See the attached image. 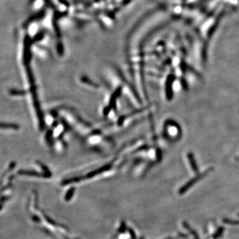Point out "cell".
Masks as SVG:
<instances>
[{
    "mask_svg": "<svg viewBox=\"0 0 239 239\" xmlns=\"http://www.w3.org/2000/svg\"><path fill=\"white\" fill-rule=\"evenodd\" d=\"M208 173H209V171H207L204 173L201 174V175H198V176H197L196 177L193 178V179L190 180L189 182H187V183L185 184L182 187L180 188L179 190V192H178V193H179V195H183V194L185 193L187 191L190 189L191 187H192L194 185H195L197 182V181H198L199 180H200L201 179H202V178L203 177H205V175Z\"/></svg>",
    "mask_w": 239,
    "mask_h": 239,
    "instance_id": "6da1fadb",
    "label": "cell"
},
{
    "mask_svg": "<svg viewBox=\"0 0 239 239\" xmlns=\"http://www.w3.org/2000/svg\"><path fill=\"white\" fill-rule=\"evenodd\" d=\"M183 227L185 228L186 230H187L188 231H189V233L193 236L194 239H200L199 236L198 235V234H197V232L195 230H194V229L192 227H190V225H189V223H188L187 222L183 221Z\"/></svg>",
    "mask_w": 239,
    "mask_h": 239,
    "instance_id": "7a4b0ae2",
    "label": "cell"
},
{
    "mask_svg": "<svg viewBox=\"0 0 239 239\" xmlns=\"http://www.w3.org/2000/svg\"><path fill=\"white\" fill-rule=\"evenodd\" d=\"M224 231H225V227H219V228H218V230L216 231L214 235L213 236V239H219L220 237H221L223 234V232H224Z\"/></svg>",
    "mask_w": 239,
    "mask_h": 239,
    "instance_id": "3957f363",
    "label": "cell"
},
{
    "mask_svg": "<svg viewBox=\"0 0 239 239\" xmlns=\"http://www.w3.org/2000/svg\"><path fill=\"white\" fill-rule=\"evenodd\" d=\"M222 221L225 224H227L229 225H239V221L237 220H232L228 219H223Z\"/></svg>",
    "mask_w": 239,
    "mask_h": 239,
    "instance_id": "277c9868",
    "label": "cell"
},
{
    "mask_svg": "<svg viewBox=\"0 0 239 239\" xmlns=\"http://www.w3.org/2000/svg\"><path fill=\"white\" fill-rule=\"evenodd\" d=\"M178 236H179V238H187L188 236L185 234H183L182 232H179L178 233Z\"/></svg>",
    "mask_w": 239,
    "mask_h": 239,
    "instance_id": "5b68a950",
    "label": "cell"
},
{
    "mask_svg": "<svg viewBox=\"0 0 239 239\" xmlns=\"http://www.w3.org/2000/svg\"><path fill=\"white\" fill-rule=\"evenodd\" d=\"M179 237H166L165 238H164V239H177V238H179Z\"/></svg>",
    "mask_w": 239,
    "mask_h": 239,
    "instance_id": "8992f818",
    "label": "cell"
},
{
    "mask_svg": "<svg viewBox=\"0 0 239 239\" xmlns=\"http://www.w3.org/2000/svg\"><path fill=\"white\" fill-rule=\"evenodd\" d=\"M238 216H239V213H238Z\"/></svg>",
    "mask_w": 239,
    "mask_h": 239,
    "instance_id": "52a82bcc",
    "label": "cell"
}]
</instances>
